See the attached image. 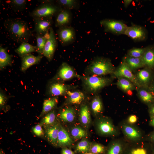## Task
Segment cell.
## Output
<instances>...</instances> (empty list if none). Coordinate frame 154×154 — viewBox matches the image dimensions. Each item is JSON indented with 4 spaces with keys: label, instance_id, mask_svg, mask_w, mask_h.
<instances>
[{
    "label": "cell",
    "instance_id": "e575fe53",
    "mask_svg": "<svg viewBox=\"0 0 154 154\" xmlns=\"http://www.w3.org/2000/svg\"><path fill=\"white\" fill-rule=\"evenodd\" d=\"M145 50L143 48H134L130 50L128 52V55L135 58L141 57Z\"/></svg>",
    "mask_w": 154,
    "mask_h": 154
},
{
    "label": "cell",
    "instance_id": "8992f818",
    "mask_svg": "<svg viewBox=\"0 0 154 154\" xmlns=\"http://www.w3.org/2000/svg\"><path fill=\"white\" fill-rule=\"evenodd\" d=\"M117 77L125 78L132 82L137 86L140 84L137 78L133 75L130 68L125 62H123L114 72Z\"/></svg>",
    "mask_w": 154,
    "mask_h": 154
},
{
    "label": "cell",
    "instance_id": "d6986e66",
    "mask_svg": "<svg viewBox=\"0 0 154 154\" xmlns=\"http://www.w3.org/2000/svg\"><path fill=\"white\" fill-rule=\"evenodd\" d=\"M59 117L61 120L64 122H72L75 117L74 111L71 108L64 109L60 112Z\"/></svg>",
    "mask_w": 154,
    "mask_h": 154
},
{
    "label": "cell",
    "instance_id": "d590c367",
    "mask_svg": "<svg viewBox=\"0 0 154 154\" xmlns=\"http://www.w3.org/2000/svg\"><path fill=\"white\" fill-rule=\"evenodd\" d=\"M90 150L94 154H100L104 152V148L100 144H95L90 147Z\"/></svg>",
    "mask_w": 154,
    "mask_h": 154
},
{
    "label": "cell",
    "instance_id": "cb8c5ba5",
    "mask_svg": "<svg viewBox=\"0 0 154 154\" xmlns=\"http://www.w3.org/2000/svg\"><path fill=\"white\" fill-rule=\"evenodd\" d=\"M80 119L83 124H88L90 122V115L88 106L86 105L82 106L80 112Z\"/></svg>",
    "mask_w": 154,
    "mask_h": 154
},
{
    "label": "cell",
    "instance_id": "8fae6325",
    "mask_svg": "<svg viewBox=\"0 0 154 154\" xmlns=\"http://www.w3.org/2000/svg\"><path fill=\"white\" fill-rule=\"evenodd\" d=\"M60 126L57 124L47 127L45 131V135L48 141L55 146H57L58 138Z\"/></svg>",
    "mask_w": 154,
    "mask_h": 154
},
{
    "label": "cell",
    "instance_id": "7c38bea8",
    "mask_svg": "<svg viewBox=\"0 0 154 154\" xmlns=\"http://www.w3.org/2000/svg\"><path fill=\"white\" fill-rule=\"evenodd\" d=\"M74 31L70 27H66L60 29L58 31V35L61 41L63 43H67L74 38Z\"/></svg>",
    "mask_w": 154,
    "mask_h": 154
},
{
    "label": "cell",
    "instance_id": "83f0119b",
    "mask_svg": "<svg viewBox=\"0 0 154 154\" xmlns=\"http://www.w3.org/2000/svg\"><path fill=\"white\" fill-rule=\"evenodd\" d=\"M56 103V100L54 98H50L44 100L43 104L42 110L41 115L50 111L55 106Z\"/></svg>",
    "mask_w": 154,
    "mask_h": 154
},
{
    "label": "cell",
    "instance_id": "bcb514c9",
    "mask_svg": "<svg viewBox=\"0 0 154 154\" xmlns=\"http://www.w3.org/2000/svg\"><path fill=\"white\" fill-rule=\"evenodd\" d=\"M131 0H125L124 4L125 6H127L131 2Z\"/></svg>",
    "mask_w": 154,
    "mask_h": 154
},
{
    "label": "cell",
    "instance_id": "7dc6e473",
    "mask_svg": "<svg viewBox=\"0 0 154 154\" xmlns=\"http://www.w3.org/2000/svg\"><path fill=\"white\" fill-rule=\"evenodd\" d=\"M150 124L151 125L154 127V117L151 120Z\"/></svg>",
    "mask_w": 154,
    "mask_h": 154
},
{
    "label": "cell",
    "instance_id": "e0dca14e",
    "mask_svg": "<svg viewBox=\"0 0 154 154\" xmlns=\"http://www.w3.org/2000/svg\"><path fill=\"white\" fill-rule=\"evenodd\" d=\"M15 51L22 56L32 52L37 51V49L36 46H33L27 42H23L21 43Z\"/></svg>",
    "mask_w": 154,
    "mask_h": 154
},
{
    "label": "cell",
    "instance_id": "c3c4849f",
    "mask_svg": "<svg viewBox=\"0 0 154 154\" xmlns=\"http://www.w3.org/2000/svg\"><path fill=\"white\" fill-rule=\"evenodd\" d=\"M152 90L153 91V93H154V84L152 87Z\"/></svg>",
    "mask_w": 154,
    "mask_h": 154
},
{
    "label": "cell",
    "instance_id": "30bf717a",
    "mask_svg": "<svg viewBox=\"0 0 154 154\" xmlns=\"http://www.w3.org/2000/svg\"><path fill=\"white\" fill-rule=\"evenodd\" d=\"M22 57L21 70L24 71L31 66L38 63L43 56L40 55L35 56L29 54Z\"/></svg>",
    "mask_w": 154,
    "mask_h": 154
},
{
    "label": "cell",
    "instance_id": "2e32d148",
    "mask_svg": "<svg viewBox=\"0 0 154 154\" xmlns=\"http://www.w3.org/2000/svg\"><path fill=\"white\" fill-rule=\"evenodd\" d=\"M98 129L102 134L112 135L115 132V129L113 125L109 122L106 121H100L98 125Z\"/></svg>",
    "mask_w": 154,
    "mask_h": 154
},
{
    "label": "cell",
    "instance_id": "4316f807",
    "mask_svg": "<svg viewBox=\"0 0 154 154\" xmlns=\"http://www.w3.org/2000/svg\"><path fill=\"white\" fill-rule=\"evenodd\" d=\"M137 78L141 83L147 84L149 82L151 78V74L150 72L146 69L140 71L138 73Z\"/></svg>",
    "mask_w": 154,
    "mask_h": 154
},
{
    "label": "cell",
    "instance_id": "9c48e42d",
    "mask_svg": "<svg viewBox=\"0 0 154 154\" xmlns=\"http://www.w3.org/2000/svg\"><path fill=\"white\" fill-rule=\"evenodd\" d=\"M35 23V30L37 34L44 35L48 33L51 27V21L47 18L36 19Z\"/></svg>",
    "mask_w": 154,
    "mask_h": 154
},
{
    "label": "cell",
    "instance_id": "7bdbcfd3",
    "mask_svg": "<svg viewBox=\"0 0 154 154\" xmlns=\"http://www.w3.org/2000/svg\"><path fill=\"white\" fill-rule=\"evenodd\" d=\"M137 121V117L135 115H132L129 117L128 119L129 122L131 123H134Z\"/></svg>",
    "mask_w": 154,
    "mask_h": 154
},
{
    "label": "cell",
    "instance_id": "ee69618b",
    "mask_svg": "<svg viewBox=\"0 0 154 154\" xmlns=\"http://www.w3.org/2000/svg\"><path fill=\"white\" fill-rule=\"evenodd\" d=\"M5 98L1 93L0 94V104L1 106L3 105L5 103Z\"/></svg>",
    "mask_w": 154,
    "mask_h": 154
},
{
    "label": "cell",
    "instance_id": "5b68a950",
    "mask_svg": "<svg viewBox=\"0 0 154 154\" xmlns=\"http://www.w3.org/2000/svg\"><path fill=\"white\" fill-rule=\"evenodd\" d=\"M57 10L56 7L48 4H44L34 10L31 15L36 19L48 18L54 15Z\"/></svg>",
    "mask_w": 154,
    "mask_h": 154
},
{
    "label": "cell",
    "instance_id": "44dd1931",
    "mask_svg": "<svg viewBox=\"0 0 154 154\" xmlns=\"http://www.w3.org/2000/svg\"><path fill=\"white\" fill-rule=\"evenodd\" d=\"M67 94L69 96L70 102L73 104H80L84 98V94L80 92L68 91Z\"/></svg>",
    "mask_w": 154,
    "mask_h": 154
},
{
    "label": "cell",
    "instance_id": "8d00e7d4",
    "mask_svg": "<svg viewBox=\"0 0 154 154\" xmlns=\"http://www.w3.org/2000/svg\"><path fill=\"white\" fill-rule=\"evenodd\" d=\"M26 1L25 0H13L8 2L14 7L19 9L24 8Z\"/></svg>",
    "mask_w": 154,
    "mask_h": 154
},
{
    "label": "cell",
    "instance_id": "ffe728a7",
    "mask_svg": "<svg viewBox=\"0 0 154 154\" xmlns=\"http://www.w3.org/2000/svg\"><path fill=\"white\" fill-rule=\"evenodd\" d=\"M70 15L67 11H61L58 15L56 20V23L58 26H62L67 24L70 20Z\"/></svg>",
    "mask_w": 154,
    "mask_h": 154
},
{
    "label": "cell",
    "instance_id": "603a6c76",
    "mask_svg": "<svg viewBox=\"0 0 154 154\" xmlns=\"http://www.w3.org/2000/svg\"><path fill=\"white\" fill-rule=\"evenodd\" d=\"M50 92L54 96H58L64 94L66 91V87L64 84L60 83H54L50 86Z\"/></svg>",
    "mask_w": 154,
    "mask_h": 154
},
{
    "label": "cell",
    "instance_id": "f6af8a7d",
    "mask_svg": "<svg viewBox=\"0 0 154 154\" xmlns=\"http://www.w3.org/2000/svg\"><path fill=\"white\" fill-rule=\"evenodd\" d=\"M150 113L151 115H154V106L150 109Z\"/></svg>",
    "mask_w": 154,
    "mask_h": 154
},
{
    "label": "cell",
    "instance_id": "836d02e7",
    "mask_svg": "<svg viewBox=\"0 0 154 154\" xmlns=\"http://www.w3.org/2000/svg\"><path fill=\"white\" fill-rule=\"evenodd\" d=\"M139 95L142 100L146 103L152 102L153 100L154 97L150 93L144 90H142L139 91Z\"/></svg>",
    "mask_w": 154,
    "mask_h": 154
},
{
    "label": "cell",
    "instance_id": "277c9868",
    "mask_svg": "<svg viewBox=\"0 0 154 154\" xmlns=\"http://www.w3.org/2000/svg\"><path fill=\"white\" fill-rule=\"evenodd\" d=\"M57 40L52 27L49 31V36L42 51V53L49 60L52 58L57 45Z\"/></svg>",
    "mask_w": 154,
    "mask_h": 154
},
{
    "label": "cell",
    "instance_id": "3957f363",
    "mask_svg": "<svg viewBox=\"0 0 154 154\" xmlns=\"http://www.w3.org/2000/svg\"><path fill=\"white\" fill-rule=\"evenodd\" d=\"M100 23L106 31L117 34H124L128 27L121 21L111 19L103 20Z\"/></svg>",
    "mask_w": 154,
    "mask_h": 154
},
{
    "label": "cell",
    "instance_id": "b9f144b4",
    "mask_svg": "<svg viewBox=\"0 0 154 154\" xmlns=\"http://www.w3.org/2000/svg\"><path fill=\"white\" fill-rule=\"evenodd\" d=\"M61 154H74V153L72 151L69 149L64 148L62 150Z\"/></svg>",
    "mask_w": 154,
    "mask_h": 154
},
{
    "label": "cell",
    "instance_id": "681fc988",
    "mask_svg": "<svg viewBox=\"0 0 154 154\" xmlns=\"http://www.w3.org/2000/svg\"><path fill=\"white\" fill-rule=\"evenodd\" d=\"M94 154L91 152V153H88V152H87V153H84V154Z\"/></svg>",
    "mask_w": 154,
    "mask_h": 154
},
{
    "label": "cell",
    "instance_id": "f546056e",
    "mask_svg": "<svg viewBox=\"0 0 154 154\" xmlns=\"http://www.w3.org/2000/svg\"><path fill=\"white\" fill-rule=\"evenodd\" d=\"M89 142L86 140H83L78 143L76 147V151L84 153L88 152L90 149Z\"/></svg>",
    "mask_w": 154,
    "mask_h": 154
},
{
    "label": "cell",
    "instance_id": "d4e9b609",
    "mask_svg": "<svg viewBox=\"0 0 154 154\" xmlns=\"http://www.w3.org/2000/svg\"><path fill=\"white\" fill-rule=\"evenodd\" d=\"M48 36L49 32L44 35H41L37 34L36 36L37 45L36 46L38 52L42 53L43 49Z\"/></svg>",
    "mask_w": 154,
    "mask_h": 154
},
{
    "label": "cell",
    "instance_id": "ac0fdd59",
    "mask_svg": "<svg viewBox=\"0 0 154 154\" xmlns=\"http://www.w3.org/2000/svg\"><path fill=\"white\" fill-rule=\"evenodd\" d=\"M124 59L125 62L131 69H137L144 65L141 57L135 58L128 56Z\"/></svg>",
    "mask_w": 154,
    "mask_h": 154
},
{
    "label": "cell",
    "instance_id": "4dcf8cb0",
    "mask_svg": "<svg viewBox=\"0 0 154 154\" xmlns=\"http://www.w3.org/2000/svg\"><path fill=\"white\" fill-rule=\"evenodd\" d=\"M71 134L75 139H80L85 137L86 135V131L80 127H75L71 130Z\"/></svg>",
    "mask_w": 154,
    "mask_h": 154
},
{
    "label": "cell",
    "instance_id": "f35d334b",
    "mask_svg": "<svg viewBox=\"0 0 154 154\" xmlns=\"http://www.w3.org/2000/svg\"><path fill=\"white\" fill-rule=\"evenodd\" d=\"M33 132L37 136H41L44 135V132L41 125L38 124L33 128Z\"/></svg>",
    "mask_w": 154,
    "mask_h": 154
},
{
    "label": "cell",
    "instance_id": "7a4b0ae2",
    "mask_svg": "<svg viewBox=\"0 0 154 154\" xmlns=\"http://www.w3.org/2000/svg\"><path fill=\"white\" fill-rule=\"evenodd\" d=\"M90 71L97 75H104L112 73L113 68L110 61L104 59H100L94 61L90 67Z\"/></svg>",
    "mask_w": 154,
    "mask_h": 154
},
{
    "label": "cell",
    "instance_id": "5bb4252c",
    "mask_svg": "<svg viewBox=\"0 0 154 154\" xmlns=\"http://www.w3.org/2000/svg\"><path fill=\"white\" fill-rule=\"evenodd\" d=\"M144 65L150 68L154 67V50L152 49L145 50L141 57Z\"/></svg>",
    "mask_w": 154,
    "mask_h": 154
},
{
    "label": "cell",
    "instance_id": "4fadbf2b",
    "mask_svg": "<svg viewBox=\"0 0 154 154\" xmlns=\"http://www.w3.org/2000/svg\"><path fill=\"white\" fill-rule=\"evenodd\" d=\"M72 141L66 131L60 126L58 135L57 145L61 147L68 146L72 143Z\"/></svg>",
    "mask_w": 154,
    "mask_h": 154
},
{
    "label": "cell",
    "instance_id": "f1b7e54d",
    "mask_svg": "<svg viewBox=\"0 0 154 154\" xmlns=\"http://www.w3.org/2000/svg\"><path fill=\"white\" fill-rule=\"evenodd\" d=\"M123 129L127 135L131 139H137L140 137L139 133L133 127L128 125H124Z\"/></svg>",
    "mask_w": 154,
    "mask_h": 154
},
{
    "label": "cell",
    "instance_id": "ba28073f",
    "mask_svg": "<svg viewBox=\"0 0 154 154\" xmlns=\"http://www.w3.org/2000/svg\"><path fill=\"white\" fill-rule=\"evenodd\" d=\"M124 34L135 40H143L145 37L143 29L137 25L128 27Z\"/></svg>",
    "mask_w": 154,
    "mask_h": 154
},
{
    "label": "cell",
    "instance_id": "6da1fadb",
    "mask_svg": "<svg viewBox=\"0 0 154 154\" xmlns=\"http://www.w3.org/2000/svg\"><path fill=\"white\" fill-rule=\"evenodd\" d=\"M11 38L17 42H27L31 35L27 23L20 19H11L5 22Z\"/></svg>",
    "mask_w": 154,
    "mask_h": 154
},
{
    "label": "cell",
    "instance_id": "d6a6232c",
    "mask_svg": "<svg viewBox=\"0 0 154 154\" xmlns=\"http://www.w3.org/2000/svg\"><path fill=\"white\" fill-rule=\"evenodd\" d=\"M56 119L55 113L54 112L48 113L43 117L42 121V123L45 125L52 124L54 122Z\"/></svg>",
    "mask_w": 154,
    "mask_h": 154
},
{
    "label": "cell",
    "instance_id": "52a82bcc",
    "mask_svg": "<svg viewBox=\"0 0 154 154\" xmlns=\"http://www.w3.org/2000/svg\"><path fill=\"white\" fill-rule=\"evenodd\" d=\"M107 82L106 79L95 76L87 77L85 80L86 85L93 91H96L103 87Z\"/></svg>",
    "mask_w": 154,
    "mask_h": 154
},
{
    "label": "cell",
    "instance_id": "484cf974",
    "mask_svg": "<svg viewBox=\"0 0 154 154\" xmlns=\"http://www.w3.org/2000/svg\"><path fill=\"white\" fill-rule=\"evenodd\" d=\"M117 84L122 90L125 91L130 90L134 88V86L131 82L123 77H120Z\"/></svg>",
    "mask_w": 154,
    "mask_h": 154
},
{
    "label": "cell",
    "instance_id": "7402d4cb",
    "mask_svg": "<svg viewBox=\"0 0 154 154\" xmlns=\"http://www.w3.org/2000/svg\"><path fill=\"white\" fill-rule=\"evenodd\" d=\"M11 62L10 56L7 52L6 49L0 47V67L2 69L10 64Z\"/></svg>",
    "mask_w": 154,
    "mask_h": 154
},
{
    "label": "cell",
    "instance_id": "74e56055",
    "mask_svg": "<svg viewBox=\"0 0 154 154\" xmlns=\"http://www.w3.org/2000/svg\"><path fill=\"white\" fill-rule=\"evenodd\" d=\"M121 150V145L119 143H116L111 147L107 154H119Z\"/></svg>",
    "mask_w": 154,
    "mask_h": 154
},
{
    "label": "cell",
    "instance_id": "9a60e30c",
    "mask_svg": "<svg viewBox=\"0 0 154 154\" xmlns=\"http://www.w3.org/2000/svg\"><path fill=\"white\" fill-rule=\"evenodd\" d=\"M74 75V71L72 68L66 63L62 65L59 72V77L64 80L70 79Z\"/></svg>",
    "mask_w": 154,
    "mask_h": 154
},
{
    "label": "cell",
    "instance_id": "60d3db41",
    "mask_svg": "<svg viewBox=\"0 0 154 154\" xmlns=\"http://www.w3.org/2000/svg\"><path fill=\"white\" fill-rule=\"evenodd\" d=\"M131 154H147V153L145 149L139 148L133 150Z\"/></svg>",
    "mask_w": 154,
    "mask_h": 154
},
{
    "label": "cell",
    "instance_id": "f907efd6",
    "mask_svg": "<svg viewBox=\"0 0 154 154\" xmlns=\"http://www.w3.org/2000/svg\"><path fill=\"white\" fill-rule=\"evenodd\" d=\"M152 139L154 141V133L153 135L151 137Z\"/></svg>",
    "mask_w": 154,
    "mask_h": 154
},
{
    "label": "cell",
    "instance_id": "ab89813d",
    "mask_svg": "<svg viewBox=\"0 0 154 154\" xmlns=\"http://www.w3.org/2000/svg\"><path fill=\"white\" fill-rule=\"evenodd\" d=\"M59 2L63 5L71 8L74 5L75 1L73 0H60Z\"/></svg>",
    "mask_w": 154,
    "mask_h": 154
},
{
    "label": "cell",
    "instance_id": "1f68e13d",
    "mask_svg": "<svg viewBox=\"0 0 154 154\" xmlns=\"http://www.w3.org/2000/svg\"><path fill=\"white\" fill-rule=\"evenodd\" d=\"M91 107L95 114L100 113L101 112L102 106V102L98 97L95 98L93 99Z\"/></svg>",
    "mask_w": 154,
    "mask_h": 154
}]
</instances>
